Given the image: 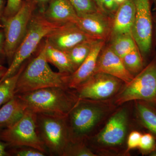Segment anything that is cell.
<instances>
[{
    "label": "cell",
    "mask_w": 156,
    "mask_h": 156,
    "mask_svg": "<svg viewBox=\"0 0 156 156\" xmlns=\"http://www.w3.org/2000/svg\"><path fill=\"white\" fill-rule=\"evenodd\" d=\"M141 131L134 115L133 101L118 107L97 134L85 141L96 156H126L127 140L131 131Z\"/></svg>",
    "instance_id": "cell-1"
},
{
    "label": "cell",
    "mask_w": 156,
    "mask_h": 156,
    "mask_svg": "<svg viewBox=\"0 0 156 156\" xmlns=\"http://www.w3.org/2000/svg\"><path fill=\"white\" fill-rule=\"evenodd\" d=\"M119 106L113 99H79L67 115L70 141L85 142L95 135Z\"/></svg>",
    "instance_id": "cell-2"
},
{
    "label": "cell",
    "mask_w": 156,
    "mask_h": 156,
    "mask_svg": "<svg viewBox=\"0 0 156 156\" xmlns=\"http://www.w3.org/2000/svg\"><path fill=\"white\" fill-rule=\"evenodd\" d=\"M15 96L35 113L64 115H67L80 99L75 90L67 87H48Z\"/></svg>",
    "instance_id": "cell-3"
},
{
    "label": "cell",
    "mask_w": 156,
    "mask_h": 156,
    "mask_svg": "<svg viewBox=\"0 0 156 156\" xmlns=\"http://www.w3.org/2000/svg\"><path fill=\"white\" fill-rule=\"evenodd\" d=\"M48 63L44 44L37 56L27 62L18 78L15 95L48 87H68V75L53 71Z\"/></svg>",
    "instance_id": "cell-4"
},
{
    "label": "cell",
    "mask_w": 156,
    "mask_h": 156,
    "mask_svg": "<svg viewBox=\"0 0 156 156\" xmlns=\"http://www.w3.org/2000/svg\"><path fill=\"white\" fill-rule=\"evenodd\" d=\"M46 20L42 10L34 12L29 24L25 37L14 53L11 63L0 83L15 74L36 51L42 40L58 27Z\"/></svg>",
    "instance_id": "cell-5"
},
{
    "label": "cell",
    "mask_w": 156,
    "mask_h": 156,
    "mask_svg": "<svg viewBox=\"0 0 156 156\" xmlns=\"http://www.w3.org/2000/svg\"><path fill=\"white\" fill-rule=\"evenodd\" d=\"M36 125L39 137L50 156H63L70 141L67 115L36 113Z\"/></svg>",
    "instance_id": "cell-6"
},
{
    "label": "cell",
    "mask_w": 156,
    "mask_h": 156,
    "mask_svg": "<svg viewBox=\"0 0 156 156\" xmlns=\"http://www.w3.org/2000/svg\"><path fill=\"white\" fill-rule=\"evenodd\" d=\"M140 100L156 106V58L125 84L113 99L117 106L129 101Z\"/></svg>",
    "instance_id": "cell-7"
},
{
    "label": "cell",
    "mask_w": 156,
    "mask_h": 156,
    "mask_svg": "<svg viewBox=\"0 0 156 156\" xmlns=\"http://www.w3.org/2000/svg\"><path fill=\"white\" fill-rule=\"evenodd\" d=\"M37 7L34 0L23 1L16 14L9 18H2L5 36V53L9 65L25 37L30 21Z\"/></svg>",
    "instance_id": "cell-8"
},
{
    "label": "cell",
    "mask_w": 156,
    "mask_h": 156,
    "mask_svg": "<svg viewBox=\"0 0 156 156\" xmlns=\"http://www.w3.org/2000/svg\"><path fill=\"white\" fill-rule=\"evenodd\" d=\"M0 140L6 143L9 147L27 146L49 155L47 148L37 131L36 113L27 109L16 122L1 130Z\"/></svg>",
    "instance_id": "cell-9"
},
{
    "label": "cell",
    "mask_w": 156,
    "mask_h": 156,
    "mask_svg": "<svg viewBox=\"0 0 156 156\" xmlns=\"http://www.w3.org/2000/svg\"><path fill=\"white\" fill-rule=\"evenodd\" d=\"M125 84L114 76L97 72L74 89L79 99L111 100L119 94Z\"/></svg>",
    "instance_id": "cell-10"
},
{
    "label": "cell",
    "mask_w": 156,
    "mask_h": 156,
    "mask_svg": "<svg viewBox=\"0 0 156 156\" xmlns=\"http://www.w3.org/2000/svg\"><path fill=\"white\" fill-rule=\"evenodd\" d=\"M135 17L132 35L141 53L146 55L151 48L152 19L151 0H133Z\"/></svg>",
    "instance_id": "cell-11"
},
{
    "label": "cell",
    "mask_w": 156,
    "mask_h": 156,
    "mask_svg": "<svg viewBox=\"0 0 156 156\" xmlns=\"http://www.w3.org/2000/svg\"><path fill=\"white\" fill-rule=\"evenodd\" d=\"M92 38H93L84 32L76 23L69 22L53 30L46 37L45 41L54 48L66 52L78 44Z\"/></svg>",
    "instance_id": "cell-12"
},
{
    "label": "cell",
    "mask_w": 156,
    "mask_h": 156,
    "mask_svg": "<svg viewBox=\"0 0 156 156\" xmlns=\"http://www.w3.org/2000/svg\"><path fill=\"white\" fill-rule=\"evenodd\" d=\"M101 11L78 17L76 24L89 36L105 41L111 35L112 22Z\"/></svg>",
    "instance_id": "cell-13"
},
{
    "label": "cell",
    "mask_w": 156,
    "mask_h": 156,
    "mask_svg": "<svg viewBox=\"0 0 156 156\" xmlns=\"http://www.w3.org/2000/svg\"><path fill=\"white\" fill-rule=\"evenodd\" d=\"M102 73L120 79L126 84L134 76L127 70L122 58L109 47L102 49L98 59L95 73Z\"/></svg>",
    "instance_id": "cell-14"
},
{
    "label": "cell",
    "mask_w": 156,
    "mask_h": 156,
    "mask_svg": "<svg viewBox=\"0 0 156 156\" xmlns=\"http://www.w3.org/2000/svg\"><path fill=\"white\" fill-rule=\"evenodd\" d=\"M105 44V41L99 40L80 67L71 74L66 76L69 88L76 89L85 83L95 72L98 59Z\"/></svg>",
    "instance_id": "cell-15"
},
{
    "label": "cell",
    "mask_w": 156,
    "mask_h": 156,
    "mask_svg": "<svg viewBox=\"0 0 156 156\" xmlns=\"http://www.w3.org/2000/svg\"><path fill=\"white\" fill-rule=\"evenodd\" d=\"M42 11L46 20L57 26L75 23L78 17L68 0H50L47 8Z\"/></svg>",
    "instance_id": "cell-16"
},
{
    "label": "cell",
    "mask_w": 156,
    "mask_h": 156,
    "mask_svg": "<svg viewBox=\"0 0 156 156\" xmlns=\"http://www.w3.org/2000/svg\"><path fill=\"white\" fill-rule=\"evenodd\" d=\"M135 6L133 0H126L119 6L112 21L111 35L132 34L135 17Z\"/></svg>",
    "instance_id": "cell-17"
},
{
    "label": "cell",
    "mask_w": 156,
    "mask_h": 156,
    "mask_svg": "<svg viewBox=\"0 0 156 156\" xmlns=\"http://www.w3.org/2000/svg\"><path fill=\"white\" fill-rule=\"evenodd\" d=\"M134 115L141 130L152 134L156 139V106L143 101H133Z\"/></svg>",
    "instance_id": "cell-18"
},
{
    "label": "cell",
    "mask_w": 156,
    "mask_h": 156,
    "mask_svg": "<svg viewBox=\"0 0 156 156\" xmlns=\"http://www.w3.org/2000/svg\"><path fill=\"white\" fill-rule=\"evenodd\" d=\"M26 107L22 101L15 96L0 108V129L14 124L22 116Z\"/></svg>",
    "instance_id": "cell-19"
},
{
    "label": "cell",
    "mask_w": 156,
    "mask_h": 156,
    "mask_svg": "<svg viewBox=\"0 0 156 156\" xmlns=\"http://www.w3.org/2000/svg\"><path fill=\"white\" fill-rule=\"evenodd\" d=\"M44 46L47 61L54 65L58 69V72L69 75L74 72L66 52L54 48L46 41Z\"/></svg>",
    "instance_id": "cell-20"
},
{
    "label": "cell",
    "mask_w": 156,
    "mask_h": 156,
    "mask_svg": "<svg viewBox=\"0 0 156 156\" xmlns=\"http://www.w3.org/2000/svg\"><path fill=\"white\" fill-rule=\"evenodd\" d=\"M98 40L94 38L89 39L66 51L71 62L74 72L89 56L94 45Z\"/></svg>",
    "instance_id": "cell-21"
},
{
    "label": "cell",
    "mask_w": 156,
    "mask_h": 156,
    "mask_svg": "<svg viewBox=\"0 0 156 156\" xmlns=\"http://www.w3.org/2000/svg\"><path fill=\"white\" fill-rule=\"evenodd\" d=\"M110 48L122 58L137 47L132 34L117 35L112 36Z\"/></svg>",
    "instance_id": "cell-22"
},
{
    "label": "cell",
    "mask_w": 156,
    "mask_h": 156,
    "mask_svg": "<svg viewBox=\"0 0 156 156\" xmlns=\"http://www.w3.org/2000/svg\"><path fill=\"white\" fill-rule=\"evenodd\" d=\"M26 62L15 74L0 83V108L15 96V89L20 73L27 64Z\"/></svg>",
    "instance_id": "cell-23"
},
{
    "label": "cell",
    "mask_w": 156,
    "mask_h": 156,
    "mask_svg": "<svg viewBox=\"0 0 156 156\" xmlns=\"http://www.w3.org/2000/svg\"><path fill=\"white\" fill-rule=\"evenodd\" d=\"M125 67L131 74L135 76L144 68V62L138 47L122 58Z\"/></svg>",
    "instance_id": "cell-24"
},
{
    "label": "cell",
    "mask_w": 156,
    "mask_h": 156,
    "mask_svg": "<svg viewBox=\"0 0 156 156\" xmlns=\"http://www.w3.org/2000/svg\"><path fill=\"white\" fill-rule=\"evenodd\" d=\"M63 156H96L85 142L69 141L65 149Z\"/></svg>",
    "instance_id": "cell-25"
},
{
    "label": "cell",
    "mask_w": 156,
    "mask_h": 156,
    "mask_svg": "<svg viewBox=\"0 0 156 156\" xmlns=\"http://www.w3.org/2000/svg\"><path fill=\"white\" fill-rule=\"evenodd\" d=\"M78 17L100 11L93 0H68Z\"/></svg>",
    "instance_id": "cell-26"
},
{
    "label": "cell",
    "mask_w": 156,
    "mask_h": 156,
    "mask_svg": "<svg viewBox=\"0 0 156 156\" xmlns=\"http://www.w3.org/2000/svg\"><path fill=\"white\" fill-rule=\"evenodd\" d=\"M156 148V139L152 134L143 132L138 149L142 155H149Z\"/></svg>",
    "instance_id": "cell-27"
},
{
    "label": "cell",
    "mask_w": 156,
    "mask_h": 156,
    "mask_svg": "<svg viewBox=\"0 0 156 156\" xmlns=\"http://www.w3.org/2000/svg\"><path fill=\"white\" fill-rule=\"evenodd\" d=\"M9 156H46L47 155L37 149L27 146L13 147L8 148Z\"/></svg>",
    "instance_id": "cell-28"
},
{
    "label": "cell",
    "mask_w": 156,
    "mask_h": 156,
    "mask_svg": "<svg viewBox=\"0 0 156 156\" xmlns=\"http://www.w3.org/2000/svg\"><path fill=\"white\" fill-rule=\"evenodd\" d=\"M101 12L108 16H112L116 12L119 5L115 0H93Z\"/></svg>",
    "instance_id": "cell-29"
},
{
    "label": "cell",
    "mask_w": 156,
    "mask_h": 156,
    "mask_svg": "<svg viewBox=\"0 0 156 156\" xmlns=\"http://www.w3.org/2000/svg\"><path fill=\"white\" fill-rule=\"evenodd\" d=\"M143 132L139 130H134L129 133L127 140L126 156L131 155V151L138 148Z\"/></svg>",
    "instance_id": "cell-30"
},
{
    "label": "cell",
    "mask_w": 156,
    "mask_h": 156,
    "mask_svg": "<svg viewBox=\"0 0 156 156\" xmlns=\"http://www.w3.org/2000/svg\"><path fill=\"white\" fill-rule=\"evenodd\" d=\"M22 3V0H7L2 18H9L14 15L20 9Z\"/></svg>",
    "instance_id": "cell-31"
},
{
    "label": "cell",
    "mask_w": 156,
    "mask_h": 156,
    "mask_svg": "<svg viewBox=\"0 0 156 156\" xmlns=\"http://www.w3.org/2000/svg\"><path fill=\"white\" fill-rule=\"evenodd\" d=\"M5 36L3 29L0 30V64L6 57L5 50Z\"/></svg>",
    "instance_id": "cell-32"
},
{
    "label": "cell",
    "mask_w": 156,
    "mask_h": 156,
    "mask_svg": "<svg viewBox=\"0 0 156 156\" xmlns=\"http://www.w3.org/2000/svg\"><path fill=\"white\" fill-rule=\"evenodd\" d=\"M2 129H0V131ZM9 145L0 140V156H9L8 151Z\"/></svg>",
    "instance_id": "cell-33"
},
{
    "label": "cell",
    "mask_w": 156,
    "mask_h": 156,
    "mask_svg": "<svg viewBox=\"0 0 156 156\" xmlns=\"http://www.w3.org/2000/svg\"><path fill=\"white\" fill-rule=\"evenodd\" d=\"M5 0H0V18H2L5 7ZM0 27L3 28V26L0 25Z\"/></svg>",
    "instance_id": "cell-34"
},
{
    "label": "cell",
    "mask_w": 156,
    "mask_h": 156,
    "mask_svg": "<svg viewBox=\"0 0 156 156\" xmlns=\"http://www.w3.org/2000/svg\"><path fill=\"white\" fill-rule=\"evenodd\" d=\"M7 69L8 68L5 67L2 64H0V80L5 75Z\"/></svg>",
    "instance_id": "cell-35"
},
{
    "label": "cell",
    "mask_w": 156,
    "mask_h": 156,
    "mask_svg": "<svg viewBox=\"0 0 156 156\" xmlns=\"http://www.w3.org/2000/svg\"><path fill=\"white\" fill-rule=\"evenodd\" d=\"M34 1L36 3L37 5H39L41 7V6L44 5L47 3H49L50 0H34Z\"/></svg>",
    "instance_id": "cell-36"
},
{
    "label": "cell",
    "mask_w": 156,
    "mask_h": 156,
    "mask_svg": "<svg viewBox=\"0 0 156 156\" xmlns=\"http://www.w3.org/2000/svg\"><path fill=\"white\" fill-rule=\"evenodd\" d=\"M126 0H115L117 4H119V5H120L121 4H122L123 3L126 2Z\"/></svg>",
    "instance_id": "cell-37"
},
{
    "label": "cell",
    "mask_w": 156,
    "mask_h": 156,
    "mask_svg": "<svg viewBox=\"0 0 156 156\" xmlns=\"http://www.w3.org/2000/svg\"><path fill=\"white\" fill-rule=\"evenodd\" d=\"M149 156H156V148L155 149V150L152 153H151L150 154V155Z\"/></svg>",
    "instance_id": "cell-38"
},
{
    "label": "cell",
    "mask_w": 156,
    "mask_h": 156,
    "mask_svg": "<svg viewBox=\"0 0 156 156\" xmlns=\"http://www.w3.org/2000/svg\"><path fill=\"white\" fill-rule=\"evenodd\" d=\"M154 4V8L156 9V0H153Z\"/></svg>",
    "instance_id": "cell-39"
},
{
    "label": "cell",
    "mask_w": 156,
    "mask_h": 156,
    "mask_svg": "<svg viewBox=\"0 0 156 156\" xmlns=\"http://www.w3.org/2000/svg\"><path fill=\"white\" fill-rule=\"evenodd\" d=\"M23 1H27V0H22Z\"/></svg>",
    "instance_id": "cell-40"
}]
</instances>
